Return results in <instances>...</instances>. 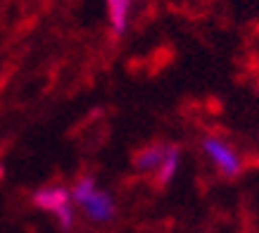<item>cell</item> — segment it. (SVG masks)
I'll return each mask as SVG.
<instances>
[{"label":"cell","mask_w":259,"mask_h":233,"mask_svg":"<svg viewBox=\"0 0 259 233\" xmlns=\"http://www.w3.org/2000/svg\"><path fill=\"white\" fill-rule=\"evenodd\" d=\"M200 148H202V155L212 162V167L219 171L224 179H238L245 169L243 155L238 152V148L233 143H228L224 136L219 133H207L202 140H200Z\"/></svg>","instance_id":"6da1fadb"},{"label":"cell","mask_w":259,"mask_h":233,"mask_svg":"<svg viewBox=\"0 0 259 233\" xmlns=\"http://www.w3.org/2000/svg\"><path fill=\"white\" fill-rule=\"evenodd\" d=\"M79 207L91 224H110L112 219L117 217V200L102 188H98L88 200L81 202Z\"/></svg>","instance_id":"7a4b0ae2"},{"label":"cell","mask_w":259,"mask_h":233,"mask_svg":"<svg viewBox=\"0 0 259 233\" xmlns=\"http://www.w3.org/2000/svg\"><path fill=\"white\" fill-rule=\"evenodd\" d=\"M31 200L40 212L55 214L60 207H64L67 202H71V190L64 186V183H60V181H53V183H46V186L36 188L31 195Z\"/></svg>","instance_id":"3957f363"},{"label":"cell","mask_w":259,"mask_h":233,"mask_svg":"<svg viewBox=\"0 0 259 233\" xmlns=\"http://www.w3.org/2000/svg\"><path fill=\"white\" fill-rule=\"evenodd\" d=\"M107 8V22H110V31L114 38H121L128 31L131 24V10H134V0H105Z\"/></svg>","instance_id":"277c9868"},{"label":"cell","mask_w":259,"mask_h":233,"mask_svg":"<svg viewBox=\"0 0 259 233\" xmlns=\"http://www.w3.org/2000/svg\"><path fill=\"white\" fill-rule=\"evenodd\" d=\"M166 150H169V143H162V140H155V143H148V145L138 148L134 155L136 171H141V174H155L157 167L162 164V160H164Z\"/></svg>","instance_id":"5b68a950"},{"label":"cell","mask_w":259,"mask_h":233,"mask_svg":"<svg viewBox=\"0 0 259 233\" xmlns=\"http://www.w3.org/2000/svg\"><path fill=\"white\" fill-rule=\"evenodd\" d=\"M179 167H181V148L176 143H169V150H166L164 160L162 164L157 167V171L152 174L155 176V186L157 188H166L176 179V174H179Z\"/></svg>","instance_id":"8992f818"},{"label":"cell","mask_w":259,"mask_h":233,"mask_svg":"<svg viewBox=\"0 0 259 233\" xmlns=\"http://www.w3.org/2000/svg\"><path fill=\"white\" fill-rule=\"evenodd\" d=\"M95 190H98V179H95L93 174H83V176H79L76 183L71 186V202H74V205H81V202L88 200Z\"/></svg>","instance_id":"52a82bcc"},{"label":"cell","mask_w":259,"mask_h":233,"mask_svg":"<svg viewBox=\"0 0 259 233\" xmlns=\"http://www.w3.org/2000/svg\"><path fill=\"white\" fill-rule=\"evenodd\" d=\"M57 221V226L62 228L64 233H69L71 228H74V224H76V210H74V202H67L64 207H60V210L53 214Z\"/></svg>","instance_id":"ba28073f"},{"label":"cell","mask_w":259,"mask_h":233,"mask_svg":"<svg viewBox=\"0 0 259 233\" xmlns=\"http://www.w3.org/2000/svg\"><path fill=\"white\" fill-rule=\"evenodd\" d=\"M257 148H259V138H257Z\"/></svg>","instance_id":"9c48e42d"}]
</instances>
